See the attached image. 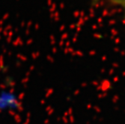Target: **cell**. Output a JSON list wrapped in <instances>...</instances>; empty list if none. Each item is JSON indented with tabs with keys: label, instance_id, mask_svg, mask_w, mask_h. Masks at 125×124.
Listing matches in <instances>:
<instances>
[{
	"label": "cell",
	"instance_id": "1",
	"mask_svg": "<svg viewBox=\"0 0 125 124\" xmlns=\"http://www.w3.org/2000/svg\"><path fill=\"white\" fill-rule=\"evenodd\" d=\"M124 4H125V0H124Z\"/></svg>",
	"mask_w": 125,
	"mask_h": 124
}]
</instances>
